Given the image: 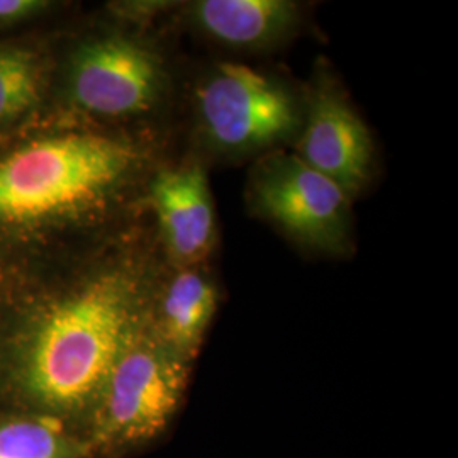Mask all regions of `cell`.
Segmentation results:
<instances>
[{"label":"cell","instance_id":"cell-1","mask_svg":"<svg viewBox=\"0 0 458 458\" xmlns=\"http://www.w3.org/2000/svg\"><path fill=\"white\" fill-rule=\"evenodd\" d=\"M149 287L126 263L53 274L2 272L0 391L28 414L83 426L107 377L145 327Z\"/></svg>","mask_w":458,"mask_h":458},{"label":"cell","instance_id":"cell-2","mask_svg":"<svg viewBox=\"0 0 458 458\" xmlns=\"http://www.w3.org/2000/svg\"><path fill=\"white\" fill-rule=\"evenodd\" d=\"M141 164L130 140L82 128L41 123L0 140V272L49 260L114 206Z\"/></svg>","mask_w":458,"mask_h":458},{"label":"cell","instance_id":"cell-3","mask_svg":"<svg viewBox=\"0 0 458 458\" xmlns=\"http://www.w3.org/2000/svg\"><path fill=\"white\" fill-rule=\"evenodd\" d=\"M192 365L143 327L115 360L83 426L92 458H124L162 440L181 412Z\"/></svg>","mask_w":458,"mask_h":458},{"label":"cell","instance_id":"cell-4","mask_svg":"<svg viewBox=\"0 0 458 458\" xmlns=\"http://www.w3.org/2000/svg\"><path fill=\"white\" fill-rule=\"evenodd\" d=\"M162 60L138 39L121 33L87 38L64 66L66 102L98 119H128L155 107L164 92Z\"/></svg>","mask_w":458,"mask_h":458},{"label":"cell","instance_id":"cell-5","mask_svg":"<svg viewBox=\"0 0 458 458\" xmlns=\"http://www.w3.org/2000/svg\"><path fill=\"white\" fill-rule=\"evenodd\" d=\"M197 111L208 140L225 151L274 147L297 130L294 100L260 72L225 64L200 83Z\"/></svg>","mask_w":458,"mask_h":458},{"label":"cell","instance_id":"cell-6","mask_svg":"<svg viewBox=\"0 0 458 458\" xmlns=\"http://www.w3.org/2000/svg\"><path fill=\"white\" fill-rule=\"evenodd\" d=\"M253 199L270 221L304 245L344 250L350 228V197L297 155H278L263 164Z\"/></svg>","mask_w":458,"mask_h":458},{"label":"cell","instance_id":"cell-7","mask_svg":"<svg viewBox=\"0 0 458 458\" xmlns=\"http://www.w3.org/2000/svg\"><path fill=\"white\" fill-rule=\"evenodd\" d=\"M297 157L352 197L369 182L374 143L352 106L340 94L325 90L312 100Z\"/></svg>","mask_w":458,"mask_h":458},{"label":"cell","instance_id":"cell-8","mask_svg":"<svg viewBox=\"0 0 458 458\" xmlns=\"http://www.w3.org/2000/svg\"><path fill=\"white\" fill-rule=\"evenodd\" d=\"M149 197L172 255L185 263L208 257L216 240V216L202 168L183 166L157 174Z\"/></svg>","mask_w":458,"mask_h":458},{"label":"cell","instance_id":"cell-9","mask_svg":"<svg viewBox=\"0 0 458 458\" xmlns=\"http://www.w3.org/2000/svg\"><path fill=\"white\" fill-rule=\"evenodd\" d=\"M219 308V293L213 280L194 268H185L153 294L149 291L145 327L192 365Z\"/></svg>","mask_w":458,"mask_h":458},{"label":"cell","instance_id":"cell-10","mask_svg":"<svg viewBox=\"0 0 458 458\" xmlns=\"http://www.w3.org/2000/svg\"><path fill=\"white\" fill-rule=\"evenodd\" d=\"M53 75L47 49L28 41H0V140L43 123Z\"/></svg>","mask_w":458,"mask_h":458},{"label":"cell","instance_id":"cell-11","mask_svg":"<svg viewBox=\"0 0 458 458\" xmlns=\"http://www.w3.org/2000/svg\"><path fill=\"white\" fill-rule=\"evenodd\" d=\"M196 22L216 41L234 48L274 43L297 21V5L287 0H202Z\"/></svg>","mask_w":458,"mask_h":458},{"label":"cell","instance_id":"cell-12","mask_svg":"<svg viewBox=\"0 0 458 458\" xmlns=\"http://www.w3.org/2000/svg\"><path fill=\"white\" fill-rule=\"evenodd\" d=\"M0 458H92L82 433L62 420L28 414L0 421Z\"/></svg>","mask_w":458,"mask_h":458},{"label":"cell","instance_id":"cell-13","mask_svg":"<svg viewBox=\"0 0 458 458\" xmlns=\"http://www.w3.org/2000/svg\"><path fill=\"white\" fill-rule=\"evenodd\" d=\"M55 9L48 0H0V30H11L47 16Z\"/></svg>","mask_w":458,"mask_h":458},{"label":"cell","instance_id":"cell-14","mask_svg":"<svg viewBox=\"0 0 458 458\" xmlns=\"http://www.w3.org/2000/svg\"><path fill=\"white\" fill-rule=\"evenodd\" d=\"M0 284H2V272H0Z\"/></svg>","mask_w":458,"mask_h":458}]
</instances>
